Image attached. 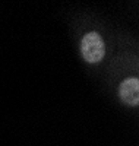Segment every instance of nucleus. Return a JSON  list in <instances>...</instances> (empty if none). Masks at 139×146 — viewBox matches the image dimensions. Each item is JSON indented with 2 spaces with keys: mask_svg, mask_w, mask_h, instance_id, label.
Instances as JSON below:
<instances>
[{
  "mask_svg": "<svg viewBox=\"0 0 139 146\" xmlns=\"http://www.w3.org/2000/svg\"><path fill=\"white\" fill-rule=\"evenodd\" d=\"M81 53L88 63H98L106 54L103 38L97 32H88L81 41Z\"/></svg>",
  "mask_w": 139,
  "mask_h": 146,
  "instance_id": "nucleus-1",
  "label": "nucleus"
},
{
  "mask_svg": "<svg viewBox=\"0 0 139 146\" xmlns=\"http://www.w3.org/2000/svg\"><path fill=\"white\" fill-rule=\"evenodd\" d=\"M119 95L123 102L129 105H138L139 104V79L129 78L123 80V83L119 88Z\"/></svg>",
  "mask_w": 139,
  "mask_h": 146,
  "instance_id": "nucleus-2",
  "label": "nucleus"
}]
</instances>
